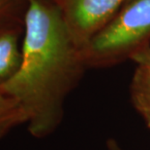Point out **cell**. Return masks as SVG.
I'll list each match as a JSON object with an SVG mask.
<instances>
[{"label":"cell","mask_w":150,"mask_h":150,"mask_svg":"<svg viewBox=\"0 0 150 150\" xmlns=\"http://www.w3.org/2000/svg\"><path fill=\"white\" fill-rule=\"evenodd\" d=\"M130 59H132L134 62H137V65H150V47L147 45L139 49Z\"/></svg>","instance_id":"ba28073f"},{"label":"cell","mask_w":150,"mask_h":150,"mask_svg":"<svg viewBox=\"0 0 150 150\" xmlns=\"http://www.w3.org/2000/svg\"><path fill=\"white\" fill-rule=\"evenodd\" d=\"M107 150H125L115 139H110L107 141Z\"/></svg>","instance_id":"9c48e42d"},{"label":"cell","mask_w":150,"mask_h":150,"mask_svg":"<svg viewBox=\"0 0 150 150\" xmlns=\"http://www.w3.org/2000/svg\"><path fill=\"white\" fill-rule=\"evenodd\" d=\"M150 0H129L82 49L86 65H107L131 58L148 45Z\"/></svg>","instance_id":"7a4b0ae2"},{"label":"cell","mask_w":150,"mask_h":150,"mask_svg":"<svg viewBox=\"0 0 150 150\" xmlns=\"http://www.w3.org/2000/svg\"><path fill=\"white\" fill-rule=\"evenodd\" d=\"M129 0H61L65 22L81 50Z\"/></svg>","instance_id":"3957f363"},{"label":"cell","mask_w":150,"mask_h":150,"mask_svg":"<svg viewBox=\"0 0 150 150\" xmlns=\"http://www.w3.org/2000/svg\"><path fill=\"white\" fill-rule=\"evenodd\" d=\"M21 23L0 27V88L14 77L21 66Z\"/></svg>","instance_id":"277c9868"},{"label":"cell","mask_w":150,"mask_h":150,"mask_svg":"<svg viewBox=\"0 0 150 150\" xmlns=\"http://www.w3.org/2000/svg\"><path fill=\"white\" fill-rule=\"evenodd\" d=\"M26 115L16 100L0 89V141L20 126L26 125Z\"/></svg>","instance_id":"8992f818"},{"label":"cell","mask_w":150,"mask_h":150,"mask_svg":"<svg viewBox=\"0 0 150 150\" xmlns=\"http://www.w3.org/2000/svg\"><path fill=\"white\" fill-rule=\"evenodd\" d=\"M23 27L21 66L0 89L23 109L30 135L45 139L61 124L86 63L57 3L27 0Z\"/></svg>","instance_id":"6da1fadb"},{"label":"cell","mask_w":150,"mask_h":150,"mask_svg":"<svg viewBox=\"0 0 150 150\" xmlns=\"http://www.w3.org/2000/svg\"><path fill=\"white\" fill-rule=\"evenodd\" d=\"M130 92L134 107L150 128V65H138Z\"/></svg>","instance_id":"5b68a950"},{"label":"cell","mask_w":150,"mask_h":150,"mask_svg":"<svg viewBox=\"0 0 150 150\" xmlns=\"http://www.w3.org/2000/svg\"><path fill=\"white\" fill-rule=\"evenodd\" d=\"M49 1H52V2H54V3H57V4L59 5V3H60V1H61V0H49Z\"/></svg>","instance_id":"30bf717a"},{"label":"cell","mask_w":150,"mask_h":150,"mask_svg":"<svg viewBox=\"0 0 150 150\" xmlns=\"http://www.w3.org/2000/svg\"><path fill=\"white\" fill-rule=\"evenodd\" d=\"M22 3H27V0H0V27L21 23L18 12Z\"/></svg>","instance_id":"52a82bcc"}]
</instances>
